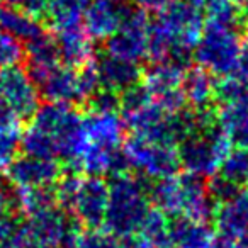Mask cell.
<instances>
[{
    "label": "cell",
    "instance_id": "1",
    "mask_svg": "<svg viewBox=\"0 0 248 248\" xmlns=\"http://www.w3.org/2000/svg\"><path fill=\"white\" fill-rule=\"evenodd\" d=\"M150 180L140 175L119 173L109 180V204L104 226L119 238L136 236L143 219L152 209Z\"/></svg>",
    "mask_w": 248,
    "mask_h": 248
},
{
    "label": "cell",
    "instance_id": "2",
    "mask_svg": "<svg viewBox=\"0 0 248 248\" xmlns=\"http://www.w3.org/2000/svg\"><path fill=\"white\" fill-rule=\"evenodd\" d=\"M231 138L219 121L206 124L202 128L189 133L179 141L180 167L186 172L199 177H213L219 170L223 160L231 152Z\"/></svg>",
    "mask_w": 248,
    "mask_h": 248
},
{
    "label": "cell",
    "instance_id": "3",
    "mask_svg": "<svg viewBox=\"0 0 248 248\" xmlns=\"http://www.w3.org/2000/svg\"><path fill=\"white\" fill-rule=\"evenodd\" d=\"M240 29L207 21L194 48V58L214 77H228L236 72L241 49Z\"/></svg>",
    "mask_w": 248,
    "mask_h": 248
},
{
    "label": "cell",
    "instance_id": "4",
    "mask_svg": "<svg viewBox=\"0 0 248 248\" xmlns=\"http://www.w3.org/2000/svg\"><path fill=\"white\" fill-rule=\"evenodd\" d=\"M123 150L128 158L129 169L136 170L140 177L150 182L177 175L180 169L179 152L175 145L153 141L133 133L124 141Z\"/></svg>",
    "mask_w": 248,
    "mask_h": 248
},
{
    "label": "cell",
    "instance_id": "5",
    "mask_svg": "<svg viewBox=\"0 0 248 248\" xmlns=\"http://www.w3.org/2000/svg\"><path fill=\"white\" fill-rule=\"evenodd\" d=\"M31 121L34 128H39L56 140L62 160H65V167L70 165L77 155L82 124V116L77 110V106L65 102H48L38 107Z\"/></svg>",
    "mask_w": 248,
    "mask_h": 248
},
{
    "label": "cell",
    "instance_id": "6",
    "mask_svg": "<svg viewBox=\"0 0 248 248\" xmlns=\"http://www.w3.org/2000/svg\"><path fill=\"white\" fill-rule=\"evenodd\" d=\"M80 226L75 214L60 206L36 211L24 223L32 243L43 248H75Z\"/></svg>",
    "mask_w": 248,
    "mask_h": 248
},
{
    "label": "cell",
    "instance_id": "7",
    "mask_svg": "<svg viewBox=\"0 0 248 248\" xmlns=\"http://www.w3.org/2000/svg\"><path fill=\"white\" fill-rule=\"evenodd\" d=\"M148 29L150 19L146 11L129 5L123 26L106 39L104 51L140 63L143 58H148Z\"/></svg>",
    "mask_w": 248,
    "mask_h": 248
},
{
    "label": "cell",
    "instance_id": "8",
    "mask_svg": "<svg viewBox=\"0 0 248 248\" xmlns=\"http://www.w3.org/2000/svg\"><path fill=\"white\" fill-rule=\"evenodd\" d=\"M0 95L21 121L34 116L41 99L38 83L19 65L0 70Z\"/></svg>",
    "mask_w": 248,
    "mask_h": 248
},
{
    "label": "cell",
    "instance_id": "9",
    "mask_svg": "<svg viewBox=\"0 0 248 248\" xmlns=\"http://www.w3.org/2000/svg\"><path fill=\"white\" fill-rule=\"evenodd\" d=\"M109 204V180L100 175H89L80 180L72 213L83 228L104 226Z\"/></svg>",
    "mask_w": 248,
    "mask_h": 248
},
{
    "label": "cell",
    "instance_id": "10",
    "mask_svg": "<svg viewBox=\"0 0 248 248\" xmlns=\"http://www.w3.org/2000/svg\"><path fill=\"white\" fill-rule=\"evenodd\" d=\"M123 133H124V121L123 117L117 116V112H97V110H90L89 116L82 117L77 155H78V152L83 146L109 148V150L119 148L121 143H123Z\"/></svg>",
    "mask_w": 248,
    "mask_h": 248
},
{
    "label": "cell",
    "instance_id": "11",
    "mask_svg": "<svg viewBox=\"0 0 248 248\" xmlns=\"http://www.w3.org/2000/svg\"><path fill=\"white\" fill-rule=\"evenodd\" d=\"M63 170L58 160L38 158L24 153L7 167V180L16 187H48L55 186Z\"/></svg>",
    "mask_w": 248,
    "mask_h": 248
},
{
    "label": "cell",
    "instance_id": "12",
    "mask_svg": "<svg viewBox=\"0 0 248 248\" xmlns=\"http://www.w3.org/2000/svg\"><path fill=\"white\" fill-rule=\"evenodd\" d=\"M93 65H95L99 85L119 93L140 85L145 75V68H141L140 63L112 56L106 51L102 56L93 60Z\"/></svg>",
    "mask_w": 248,
    "mask_h": 248
},
{
    "label": "cell",
    "instance_id": "13",
    "mask_svg": "<svg viewBox=\"0 0 248 248\" xmlns=\"http://www.w3.org/2000/svg\"><path fill=\"white\" fill-rule=\"evenodd\" d=\"M128 9L123 0H92L83 14V28L92 39H107L123 26Z\"/></svg>",
    "mask_w": 248,
    "mask_h": 248
},
{
    "label": "cell",
    "instance_id": "14",
    "mask_svg": "<svg viewBox=\"0 0 248 248\" xmlns=\"http://www.w3.org/2000/svg\"><path fill=\"white\" fill-rule=\"evenodd\" d=\"M180 186V214L192 217L196 221L207 223L213 216L214 199L209 194V187L204 177L194 173H182L179 175Z\"/></svg>",
    "mask_w": 248,
    "mask_h": 248
},
{
    "label": "cell",
    "instance_id": "15",
    "mask_svg": "<svg viewBox=\"0 0 248 248\" xmlns=\"http://www.w3.org/2000/svg\"><path fill=\"white\" fill-rule=\"evenodd\" d=\"M213 243L207 223L184 214L169 216V248H211Z\"/></svg>",
    "mask_w": 248,
    "mask_h": 248
},
{
    "label": "cell",
    "instance_id": "16",
    "mask_svg": "<svg viewBox=\"0 0 248 248\" xmlns=\"http://www.w3.org/2000/svg\"><path fill=\"white\" fill-rule=\"evenodd\" d=\"M55 39L56 45H58L60 60L65 65L73 66V68H80V66L95 60L92 38H90V34L85 31L83 26L58 31Z\"/></svg>",
    "mask_w": 248,
    "mask_h": 248
},
{
    "label": "cell",
    "instance_id": "17",
    "mask_svg": "<svg viewBox=\"0 0 248 248\" xmlns=\"http://www.w3.org/2000/svg\"><path fill=\"white\" fill-rule=\"evenodd\" d=\"M0 29L24 45L46 32V28L39 17L22 7L5 4H0Z\"/></svg>",
    "mask_w": 248,
    "mask_h": 248
},
{
    "label": "cell",
    "instance_id": "18",
    "mask_svg": "<svg viewBox=\"0 0 248 248\" xmlns=\"http://www.w3.org/2000/svg\"><path fill=\"white\" fill-rule=\"evenodd\" d=\"M182 92L187 104L194 109H207L213 107L216 100V82L213 73L204 70L202 66L187 68L182 80Z\"/></svg>",
    "mask_w": 248,
    "mask_h": 248
},
{
    "label": "cell",
    "instance_id": "19",
    "mask_svg": "<svg viewBox=\"0 0 248 248\" xmlns=\"http://www.w3.org/2000/svg\"><path fill=\"white\" fill-rule=\"evenodd\" d=\"M92 0H48L46 17L51 28L58 31L83 26V14Z\"/></svg>",
    "mask_w": 248,
    "mask_h": 248
},
{
    "label": "cell",
    "instance_id": "20",
    "mask_svg": "<svg viewBox=\"0 0 248 248\" xmlns=\"http://www.w3.org/2000/svg\"><path fill=\"white\" fill-rule=\"evenodd\" d=\"M22 153L38 158H48V160H62L60 146L56 140L51 135L41 131L39 128H31L26 133H22Z\"/></svg>",
    "mask_w": 248,
    "mask_h": 248
},
{
    "label": "cell",
    "instance_id": "21",
    "mask_svg": "<svg viewBox=\"0 0 248 248\" xmlns=\"http://www.w3.org/2000/svg\"><path fill=\"white\" fill-rule=\"evenodd\" d=\"M138 240L135 236L119 238L107 230L85 228L77 238L75 248H136Z\"/></svg>",
    "mask_w": 248,
    "mask_h": 248
},
{
    "label": "cell",
    "instance_id": "22",
    "mask_svg": "<svg viewBox=\"0 0 248 248\" xmlns=\"http://www.w3.org/2000/svg\"><path fill=\"white\" fill-rule=\"evenodd\" d=\"M140 240L160 247H169V216L158 207H152L138 230Z\"/></svg>",
    "mask_w": 248,
    "mask_h": 248
},
{
    "label": "cell",
    "instance_id": "23",
    "mask_svg": "<svg viewBox=\"0 0 248 248\" xmlns=\"http://www.w3.org/2000/svg\"><path fill=\"white\" fill-rule=\"evenodd\" d=\"M219 172V175L234 184L248 179V148L238 146L236 150H231L221 163Z\"/></svg>",
    "mask_w": 248,
    "mask_h": 248
},
{
    "label": "cell",
    "instance_id": "24",
    "mask_svg": "<svg viewBox=\"0 0 248 248\" xmlns=\"http://www.w3.org/2000/svg\"><path fill=\"white\" fill-rule=\"evenodd\" d=\"M80 180L82 177L78 175V172L65 169L58 180L55 184V196H56V204L63 209L70 211L73 209V201H75L77 190H78Z\"/></svg>",
    "mask_w": 248,
    "mask_h": 248
},
{
    "label": "cell",
    "instance_id": "25",
    "mask_svg": "<svg viewBox=\"0 0 248 248\" xmlns=\"http://www.w3.org/2000/svg\"><path fill=\"white\" fill-rule=\"evenodd\" d=\"M22 131L19 128H0V170L7 169L22 152Z\"/></svg>",
    "mask_w": 248,
    "mask_h": 248
},
{
    "label": "cell",
    "instance_id": "26",
    "mask_svg": "<svg viewBox=\"0 0 248 248\" xmlns=\"http://www.w3.org/2000/svg\"><path fill=\"white\" fill-rule=\"evenodd\" d=\"M26 58L22 43L0 29V70L19 65Z\"/></svg>",
    "mask_w": 248,
    "mask_h": 248
},
{
    "label": "cell",
    "instance_id": "27",
    "mask_svg": "<svg viewBox=\"0 0 248 248\" xmlns=\"http://www.w3.org/2000/svg\"><path fill=\"white\" fill-rule=\"evenodd\" d=\"M87 107L97 112H117L121 109V93L106 87H99L89 99Z\"/></svg>",
    "mask_w": 248,
    "mask_h": 248
},
{
    "label": "cell",
    "instance_id": "28",
    "mask_svg": "<svg viewBox=\"0 0 248 248\" xmlns=\"http://www.w3.org/2000/svg\"><path fill=\"white\" fill-rule=\"evenodd\" d=\"M9 213L21 214V211H19L17 206V197H16L14 186H12V189H9L7 182L2 180L0 182V217Z\"/></svg>",
    "mask_w": 248,
    "mask_h": 248
},
{
    "label": "cell",
    "instance_id": "29",
    "mask_svg": "<svg viewBox=\"0 0 248 248\" xmlns=\"http://www.w3.org/2000/svg\"><path fill=\"white\" fill-rule=\"evenodd\" d=\"M0 4L22 7L28 12H31L32 16H36V17L45 16L46 9H48V0H0Z\"/></svg>",
    "mask_w": 248,
    "mask_h": 248
},
{
    "label": "cell",
    "instance_id": "30",
    "mask_svg": "<svg viewBox=\"0 0 248 248\" xmlns=\"http://www.w3.org/2000/svg\"><path fill=\"white\" fill-rule=\"evenodd\" d=\"M22 121L14 114L9 104L0 95V128H19Z\"/></svg>",
    "mask_w": 248,
    "mask_h": 248
},
{
    "label": "cell",
    "instance_id": "31",
    "mask_svg": "<svg viewBox=\"0 0 248 248\" xmlns=\"http://www.w3.org/2000/svg\"><path fill=\"white\" fill-rule=\"evenodd\" d=\"M234 75H238L243 80H248V38L241 43L240 58H238V66H236Z\"/></svg>",
    "mask_w": 248,
    "mask_h": 248
},
{
    "label": "cell",
    "instance_id": "32",
    "mask_svg": "<svg viewBox=\"0 0 248 248\" xmlns=\"http://www.w3.org/2000/svg\"><path fill=\"white\" fill-rule=\"evenodd\" d=\"M172 0H133V4L136 7L143 9V11H155V12H160L163 7L170 4Z\"/></svg>",
    "mask_w": 248,
    "mask_h": 248
},
{
    "label": "cell",
    "instance_id": "33",
    "mask_svg": "<svg viewBox=\"0 0 248 248\" xmlns=\"http://www.w3.org/2000/svg\"><path fill=\"white\" fill-rule=\"evenodd\" d=\"M136 248H169V247H160V245H152V243H146V241L138 240V245Z\"/></svg>",
    "mask_w": 248,
    "mask_h": 248
},
{
    "label": "cell",
    "instance_id": "34",
    "mask_svg": "<svg viewBox=\"0 0 248 248\" xmlns=\"http://www.w3.org/2000/svg\"><path fill=\"white\" fill-rule=\"evenodd\" d=\"M31 248H43V247H38V245H34V243H32V245H31Z\"/></svg>",
    "mask_w": 248,
    "mask_h": 248
},
{
    "label": "cell",
    "instance_id": "35",
    "mask_svg": "<svg viewBox=\"0 0 248 248\" xmlns=\"http://www.w3.org/2000/svg\"><path fill=\"white\" fill-rule=\"evenodd\" d=\"M247 21H248V16H247Z\"/></svg>",
    "mask_w": 248,
    "mask_h": 248
}]
</instances>
